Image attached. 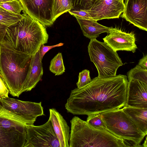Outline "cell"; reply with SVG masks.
<instances>
[{
  "label": "cell",
  "instance_id": "6",
  "mask_svg": "<svg viewBox=\"0 0 147 147\" xmlns=\"http://www.w3.org/2000/svg\"><path fill=\"white\" fill-rule=\"evenodd\" d=\"M106 129L125 141L130 147L141 146L146 135L131 120L122 109L100 113Z\"/></svg>",
  "mask_w": 147,
  "mask_h": 147
},
{
  "label": "cell",
  "instance_id": "12",
  "mask_svg": "<svg viewBox=\"0 0 147 147\" xmlns=\"http://www.w3.org/2000/svg\"><path fill=\"white\" fill-rule=\"evenodd\" d=\"M124 9V2L121 0H98L87 11L92 20L97 21L119 18Z\"/></svg>",
  "mask_w": 147,
  "mask_h": 147
},
{
  "label": "cell",
  "instance_id": "2",
  "mask_svg": "<svg viewBox=\"0 0 147 147\" xmlns=\"http://www.w3.org/2000/svg\"><path fill=\"white\" fill-rule=\"evenodd\" d=\"M18 21L7 27L0 38L15 49L33 57L41 45L47 43L49 35L45 26L27 14Z\"/></svg>",
  "mask_w": 147,
  "mask_h": 147
},
{
  "label": "cell",
  "instance_id": "9",
  "mask_svg": "<svg viewBox=\"0 0 147 147\" xmlns=\"http://www.w3.org/2000/svg\"><path fill=\"white\" fill-rule=\"evenodd\" d=\"M60 147L50 118L40 125L27 126L26 142L24 147Z\"/></svg>",
  "mask_w": 147,
  "mask_h": 147
},
{
  "label": "cell",
  "instance_id": "13",
  "mask_svg": "<svg viewBox=\"0 0 147 147\" xmlns=\"http://www.w3.org/2000/svg\"><path fill=\"white\" fill-rule=\"evenodd\" d=\"M121 17L140 29L147 31V0H125Z\"/></svg>",
  "mask_w": 147,
  "mask_h": 147
},
{
  "label": "cell",
  "instance_id": "27",
  "mask_svg": "<svg viewBox=\"0 0 147 147\" xmlns=\"http://www.w3.org/2000/svg\"><path fill=\"white\" fill-rule=\"evenodd\" d=\"M9 91L0 70V99L8 97Z\"/></svg>",
  "mask_w": 147,
  "mask_h": 147
},
{
  "label": "cell",
  "instance_id": "33",
  "mask_svg": "<svg viewBox=\"0 0 147 147\" xmlns=\"http://www.w3.org/2000/svg\"><path fill=\"white\" fill-rule=\"evenodd\" d=\"M121 1H124V0H121Z\"/></svg>",
  "mask_w": 147,
  "mask_h": 147
},
{
  "label": "cell",
  "instance_id": "29",
  "mask_svg": "<svg viewBox=\"0 0 147 147\" xmlns=\"http://www.w3.org/2000/svg\"><path fill=\"white\" fill-rule=\"evenodd\" d=\"M138 65L140 67L146 69H147V55H144L143 57L140 59Z\"/></svg>",
  "mask_w": 147,
  "mask_h": 147
},
{
  "label": "cell",
  "instance_id": "1",
  "mask_svg": "<svg viewBox=\"0 0 147 147\" xmlns=\"http://www.w3.org/2000/svg\"><path fill=\"white\" fill-rule=\"evenodd\" d=\"M128 84L126 75L96 77L87 85L71 91L65 109L73 115H87L120 109L125 105Z\"/></svg>",
  "mask_w": 147,
  "mask_h": 147
},
{
  "label": "cell",
  "instance_id": "24",
  "mask_svg": "<svg viewBox=\"0 0 147 147\" xmlns=\"http://www.w3.org/2000/svg\"><path fill=\"white\" fill-rule=\"evenodd\" d=\"M72 4V10L89 9L98 0H70Z\"/></svg>",
  "mask_w": 147,
  "mask_h": 147
},
{
  "label": "cell",
  "instance_id": "21",
  "mask_svg": "<svg viewBox=\"0 0 147 147\" xmlns=\"http://www.w3.org/2000/svg\"><path fill=\"white\" fill-rule=\"evenodd\" d=\"M49 68L50 70L55 76L62 75L65 72V68L61 53H59L51 60Z\"/></svg>",
  "mask_w": 147,
  "mask_h": 147
},
{
  "label": "cell",
  "instance_id": "10",
  "mask_svg": "<svg viewBox=\"0 0 147 147\" xmlns=\"http://www.w3.org/2000/svg\"><path fill=\"white\" fill-rule=\"evenodd\" d=\"M0 102L8 111L28 119L34 124L37 117L45 115L41 102L24 101L7 97L0 99Z\"/></svg>",
  "mask_w": 147,
  "mask_h": 147
},
{
  "label": "cell",
  "instance_id": "14",
  "mask_svg": "<svg viewBox=\"0 0 147 147\" xmlns=\"http://www.w3.org/2000/svg\"><path fill=\"white\" fill-rule=\"evenodd\" d=\"M103 40L104 42L116 52L125 51L134 53L137 48L133 32L127 33L116 28L111 27L109 32Z\"/></svg>",
  "mask_w": 147,
  "mask_h": 147
},
{
  "label": "cell",
  "instance_id": "34",
  "mask_svg": "<svg viewBox=\"0 0 147 147\" xmlns=\"http://www.w3.org/2000/svg\"></svg>",
  "mask_w": 147,
  "mask_h": 147
},
{
  "label": "cell",
  "instance_id": "26",
  "mask_svg": "<svg viewBox=\"0 0 147 147\" xmlns=\"http://www.w3.org/2000/svg\"><path fill=\"white\" fill-rule=\"evenodd\" d=\"M68 12L70 14L76 18L92 20L87 10H71Z\"/></svg>",
  "mask_w": 147,
  "mask_h": 147
},
{
  "label": "cell",
  "instance_id": "20",
  "mask_svg": "<svg viewBox=\"0 0 147 147\" xmlns=\"http://www.w3.org/2000/svg\"><path fill=\"white\" fill-rule=\"evenodd\" d=\"M23 14L11 12L0 7V24L8 27L21 19Z\"/></svg>",
  "mask_w": 147,
  "mask_h": 147
},
{
  "label": "cell",
  "instance_id": "18",
  "mask_svg": "<svg viewBox=\"0 0 147 147\" xmlns=\"http://www.w3.org/2000/svg\"><path fill=\"white\" fill-rule=\"evenodd\" d=\"M122 109L137 127L146 135L147 108L124 106Z\"/></svg>",
  "mask_w": 147,
  "mask_h": 147
},
{
  "label": "cell",
  "instance_id": "28",
  "mask_svg": "<svg viewBox=\"0 0 147 147\" xmlns=\"http://www.w3.org/2000/svg\"><path fill=\"white\" fill-rule=\"evenodd\" d=\"M63 45L64 43H60L51 46H46L44 45V44H41L39 49V55L41 61H42L45 54L49 50L53 48L63 46Z\"/></svg>",
  "mask_w": 147,
  "mask_h": 147
},
{
  "label": "cell",
  "instance_id": "11",
  "mask_svg": "<svg viewBox=\"0 0 147 147\" xmlns=\"http://www.w3.org/2000/svg\"><path fill=\"white\" fill-rule=\"evenodd\" d=\"M25 12L45 26L55 22L53 13V0H18Z\"/></svg>",
  "mask_w": 147,
  "mask_h": 147
},
{
  "label": "cell",
  "instance_id": "22",
  "mask_svg": "<svg viewBox=\"0 0 147 147\" xmlns=\"http://www.w3.org/2000/svg\"><path fill=\"white\" fill-rule=\"evenodd\" d=\"M0 7L4 9L13 13L21 14L24 9L18 0L11 1L0 3Z\"/></svg>",
  "mask_w": 147,
  "mask_h": 147
},
{
  "label": "cell",
  "instance_id": "19",
  "mask_svg": "<svg viewBox=\"0 0 147 147\" xmlns=\"http://www.w3.org/2000/svg\"><path fill=\"white\" fill-rule=\"evenodd\" d=\"M70 0H53V13L55 21L60 16L72 9Z\"/></svg>",
  "mask_w": 147,
  "mask_h": 147
},
{
  "label": "cell",
  "instance_id": "15",
  "mask_svg": "<svg viewBox=\"0 0 147 147\" xmlns=\"http://www.w3.org/2000/svg\"><path fill=\"white\" fill-rule=\"evenodd\" d=\"M49 110V118L59 142L60 147H69V127L63 117L55 109H50Z\"/></svg>",
  "mask_w": 147,
  "mask_h": 147
},
{
  "label": "cell",
  "instance_id": "23",
  "mask_svg": "<svg viewBox=\"0 0 147 147\" xmlns=\"http://www.w3.org/2000/svg\"><path fill=\"white\" fill-rule=\"evenodd\" d=\"M86 122L90 125L97 128L106 129V125L100 113H93L87 115Z\"/></svg>",
  "mask_w": 147,
  "mask_h": 147
},
{
  "label": "cell",
  "instance_id": "30",
  "mask_svg": "<svg viewBox=\"0 0 147 147\" xmlns=\"http://www.w3.org/2000/svg\"><path fill=\"white\" fill-rule=\"evenodd\" d=\"M7 27L0 24V38L3 34L6 28Z\"/></svg>",
  "mask_w": 147,
  "mask_h": 147
},
{
  "label": "cell",
  "instance_id": "17",
  "mask_svg": "<svg viewBox=\"0 0 147 147\" xmlns=\"http://www.w3.org/2000/svg\"><path fill=\"white\" fill-rule=\"evenodd\" d=\"M83 35L90 39L96 38L102 33L109 32L111 27L102 25L92 20L76 18Z\"/></svg>",
  "mask_w": 147,
  "mask_h": 147
},
{
  "label": "cell",
  "instance_id": "7",
  "mask_svg": "<svg viewBox=\"0 0 147 147\" xmlns=\"http://www.w3.org/2000/svg\"><path fill=\"white\" fill-rule=\"evenodd\" d=\"M90 61L96 66L98 77L105 78L116 76L118 68L123 65L116 51L105 42L91 39L88 47Z\"/></svg>",
  "mask_w": 147,
  "mask_h": 147
},
{
  "label": "cell",
  "instance_id": "16",
  "mask_svg": "<svg viewBox=\"0 0 147 147\" xmlns=\"http://www.w3.org/2000/svg\"><path fill=\"white\" fill-rule=\"evenodd\" d=\"M42 61L38 50L32 57L29 71L24 84L23 92L31 90L41 79L43 74Z\"/></svg>",
  "mask_w": 147,
  "mask_h": 147
},
{
  "label": "cell",
  "instance_id": "4",
  "mask_svg": "<svg viewBox=\"0 0 147 147\" xmlns=\"http://www.w3.org/2000/svg\"><path fill=\"white\" fill-rule=\"evenodd\" d=\"M70 122L69 147H129L107 129L95 127L78 117L74 116Z\"/></svg>",
  "mask_w": 147,
  "mask_h": 147
},
{
  "label": "cell",
  "instance_id": "3",
  "mask_svg": "<svg viewBox=\"0 0 147 147\" xmlns=\"http://www.w3.org/2000/svg\"><path fill=\"white\" fill-rule=\"evenodd\" d=\"M32 57L15 49L3 40L0 42V70L12 96L18 97L30 68Z\"/></svg>",
  "mask_w": 147,
  "mask_h": 147
},
{
  "label": "cell",
  "instance_id": "5",
  "mask_svg": "<svg viewBox=\"0 0 147 147\" xmlns=\"http://www.w3.org/2000/svg\"><path fill=\"white\" fill-rule=\"evenodd\" d=\"M31 121L11 112L0 102V147H24Z\"/></svg>",
  "mask_w": 147,
  "mask_h": 147
},
{
  "label": "cell",
  "instance_id": "8",
  "mask_svg": "<svg viewBox=\"0 0 147 147\" xmlns=\"http://www.w3.org/2000/svg\"><path fill=\"white\" fill-rule=\"evenodd\" d=\"M127 107L147 108V69L138 65L127 73Z\"/></svg>",
  "mask_w": 147,
  "mask_h": 147
},
{
  "label": "cell",
  "instance_id": "32",
  "mask_svg": "<svg viewBox=\"0 0 147 147\" xmlns=\"http://www.w3.org/2000/svg\"><path fill=\"white\" fill-rule=\"evenodd\" d=\"M143 146L144 147H147V139L146 137V140L145 142H144V143L143 144V145L142 146Z\"/></svg>",
  "mask_w": 147,
  "mask_h": 147
},
{
  "label": "cell",
  "instance_id": "25",
  "mask_svg": "<svg viewBox=\"0 0 147 147\" xmlns=\"http://www.w3.org/2000/svg\"><path fill=\"white\" fill-rule=\"evenodd\" d=\"M92 80L89 71L87 69L83 70L79 74L78 81L76 83L77 88L84 87L90 83Z\"/></svg>",
  "mask_w": 147,
  "mask_h": 147
},
{
  "label": "cell",
  "instance_id": "31",
  "mask_svg": "<svg viewBox=\"0 0 147 147\" xmlns=\"http://www.w3.org/2000/svg\"><path fill=\"white\" fill-rule=\"evenodd\" d=\"M12 0H0V3L11 1Z\"/></svg>",
  "mask_w": 147,
  "mask_h": 147
}]
</instances>
